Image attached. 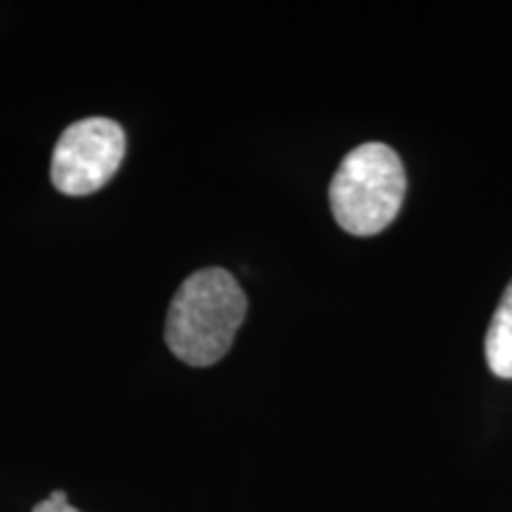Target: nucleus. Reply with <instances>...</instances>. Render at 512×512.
I'll return each mask as SVG.
<instances>
[{
    "instance_id": "1",
    "label": "nucleus",
    "mask_w": 512,
    "mask_h": 512,
    "mask_svg": "<svg viewBox=\"0 0 512 512\" xmlns=\"http://www.w3.org/2000/svg\"><path fill=\"white\" fill-rule=\"evenodd\" d=\"M247 316V294L223 268H202L183 280L166 313V347L192 368L214 366L233 347Z\"/></svg>"
},
{
    "instance_id": "2",
    "label": "nucleus",
    "mask_w": 512,
    "mask_h": 512,
    "mask_svg": "<svg viewBox=\"0 0 512 512\" xmlns=\"http://www.w3.org/2000/svg\"><path fill=\"white\" fill-rule=\"evenodd\" d=\"M330 209L337 226L370 238L399 216L406 197L401 157L384 143H363L342 159L330 181Z\"/></svg>"
},
{
    "instance_id": "3",
    "label": "nucleus",
    "mask_w": 512,
    "mask_h": 512,
    "mask_svg": "<svg viewBox=\"0 0 512 512\" xmlns=\"http://www.w3.org/2000/svg\"><path fill=\"white\" fill-rule=\"evenodd\" d=\"M126 155V133L105 117L81 119L64 128L53 152L50 181L67 197H86L105 188Z\"/></svg>"
},
{
    "instance_id": "4",
    "label": "nucleus",
    "mask_w": 512,
    "mask_h": 512,
    "mask_svg": "<svg viewBox=\"0 0 512 512\" xmlns=\"http://www.w3.org/2000/svg\"><path fill=\"white\" fill-rule=\"evenodd\" d=\"M484 354L491 373L501 377V380H512V280L505 287L501 304H498L494 318H491Z\"/></svg>"
},
{
    "instance_id": "5",
    "label": "nucleus",
    "mask_w": 512,
    "mask_h": 512,
    "mask_svg": "<svg viewBox=\"0 0 512 512\" xmlns=\"http://www.w3.org/2000/svg\"><path fill=\"white\" fill-rule=\"evenodd\" d=\"M34 512H81V510H76L74 505H69V503H50V501H41V503H36Z\"/></svg>"
},
{
    "instance_id": "6",
    "label": "nucleus",
    "mask_w": 512,
    "mask_h": 512,
    "mask_svg": "<svg viewBox=\"0 0 512 512\" xmlns=\"http://www.w3.org/2000/svg\"><path fill=\"white\" fill-rule=\"evenodd\" d=\"M48 501H50V503H69V501H67V491H62V489H55L53 494L48 496Z\"/></svg>"
}]
</instances>
